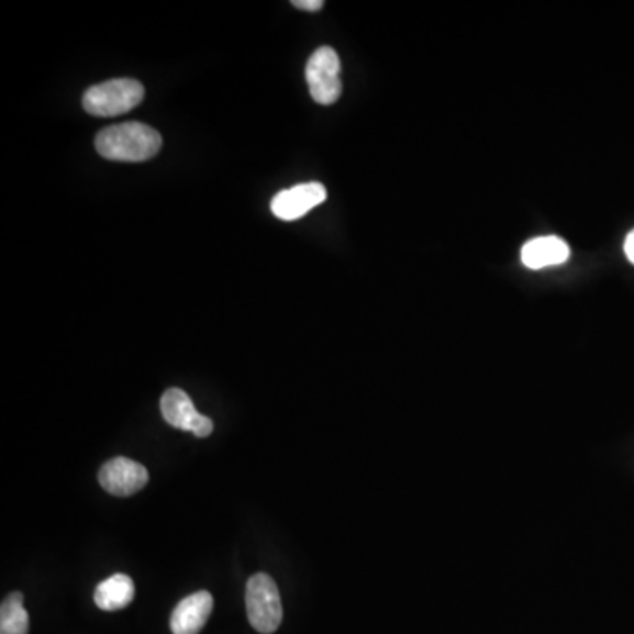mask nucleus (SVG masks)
<instances>
[{
    "mask_svg": "<svg viewBox=\"0 0 634 634\" xmlns=\"http://www.w3.org/2000/svg\"><path fill=\"white\" fill-rule=\"evenodd\" d=\"M160 147V134L142 122L110 125L96 136L99 156L119 163H143L156 156Z\"/></svg>",
    "mask_w": 634,
    "mask_h": 634,
    "instance_id": "nucleus-1",
    "label": "nucleus"
},
{
    "mask_svg": "<svg viewBox=\"0 0 634 634\" xmlns=\"http://www.w3.org/2000/svg\"><path fill=\"white\" fill-rule=\"evenodd\" d=\"M145 98V87L133 78H115L93 85L84 93V110L93 116L130 113Z\"/></svg>",
    "mask_w": 634,
    "mask_h": 634,
    "instance_id": "nucleus-2",
    "label": "nucleus"
},
{
    "mask_svg": "<svg viewBox=\"0 0 634 634\" xmlns=\"http://www.w3.org/2000/svg\"><path fill=\"white\" fill-rule=\"evenodd\" d=\"M245 607L248 622L262 634L276 633L282 622V603L274 578L258 572L247 581Z\"/></svg>",
    "mask_w": 634,
    "mask_h": 634,
    "instance_id": "nucleus-3",
    "label": "nucleus"
},
{
    "mask_svg": "<svg viewBox=\"0 0 634 634\" xmlns=\"http://www.w3.org/2000/svg\"><path fill=\"white\" fill-rule=\"evenodd\" d=\"M307 84L318 104L330 107L341 98V58L330 46H321L309 58L305 69Z\"/></svg>",
    "mask_w": 634,
    "mask_h": 634,
    "instance_id": "nucleus-4",
    "label": "nucleus"
},
{
    "mask_svg": "<svg viewBox=\"0 0 634 634\" xmlns=\"http://www.w3.org/2000/svg\"><path fill=\"white\" fill-rule=\"evenodd\" d=\"M160 413L169 425L180 431L192 432L198 437H209L213 432V422L209 416L198 413L191 397L180 388H169L160 397Z\"/></svg>",
    "mask_w": 634,
    "mask_h": 634,
    "instance_id": "nucleus-5",
    "label": "nucleus"
},
{
    "mask_svg": "<svg viewBox=\"0 0 634 634\" xmlns=\"http://www.w3.org/2000/svg\"><path fill=\"white\" fill-rule=\"evenodd\" d=\"M99 483L111 496H134L148 483V470L130 458H111L99 470Z\"/></svg>",
    "mask_w": 634,
    "mask_h": 634,
    "instance_id": "nucleus-6",
    "label": "nucleus"
},
{
    "mask_svg": "<svg viewBox=\"0 0 634 634\" xmlns=\"http://www.w3.org/2000/svg\"><path fill=\"white\" fill-rule=\"evenodd\" d=\"M324 200H326V189L323 183H300L274 196L270 209L280 221H297L315 207H320Z\"/></svg>",
    "mask_w": 634,
    "mask_h": 634,
    "instance_id": "nucleus-7",
    "label": "nucleus"
},
{
    "mask_svg": "<svg viewBox=\"0 0 634 634\" xmlns=\"http://www.w3.org/2000/svg\"><path fill=\"white\" fill-rule=\"evenodd\" d=\"M213 610V598L207 590L187 596L171 613V633L198 634L203 630Z\"/></svg>",
    "mask_w": 634,
    "mask_h": 634,
    "instance_id": "nucleus-8",
    "label": "nucleus"
},
{
    "mask_svg": "<svg viewBox=\"0 0 634 634\" xmlns=\"http://www.w3.org/2000/svg\"><path fill=\"white\" fill-rule=\"evenodd\" d=\"M571 256L569 245L559 236H540L531 240L522 248V262L525 267L542 270L568 262Z\"/></svg>",
    "mask_w": 634,
    "mask_h": 634,
    "instance_id": "nucleus-9",
    "label": "nucleus"
},
{
    "mask_svg": "<svg viewBox=\"0 0 634 634\" xmlns=\"http://www.w3.org/2000/svg\"><path fill=\"white\" fill-rule=\"evenodd\" d=\"M134 594H136V589H134V581L131 580V577L124 572H116L113 577L99 583L96 594H93V601L104 612H116V610L130 607Z\"/></svg>",
    "mask_w": 634,
    "mask_h": 634,
    "instance_id": "nucleus-10",
    "label": "nucleus"
},
{
    "mask_svg": "<svg viewBox=\"0 0 634 634\" xmlns=\"http://www.w3.org/2000/svg\"><path fill=\"white\" fill-rule=\"evenodd\" d=\"M0 634H29V613L22 592H13L0 607Z\"/></svg>",
    "mask_w": 634,
    "mask_h": 634,
    "instance_id": "nucleus-11",
    "label": "nucleus"
},
{
    "mask_svg": "<svg viewBox=\"0 0 634 634\" xmlns=\"http://www.w3.org/2000/svg\"><path fill=\"white\" fill-rule=\"evenodd\" d=\"M291 4H293L294 8H298V10L315 13V11L323 10L324 2L323 0H293Z\"/></svg>",
    "mask_w": 634,
    "mask_h": 634,
    "instance_id": "nucleus-12",
    "label": "nucleus"
},
{
    "mask_svg": "<svg viewBox=\"0 0 634 634\" xmlns=\"http://www.w3.org/2000/svg\"><path fill=\"white\" fill-rule=\"evenodd\" d=\"M624 253L634 265V230L631 231L630 235L625 236Z\"/></svg>",
    "mask_w": 634,
    "mask_h": 634,
    "instance_id": "nucleus-13",
    "label": "nucleus"
}]
</instances>
